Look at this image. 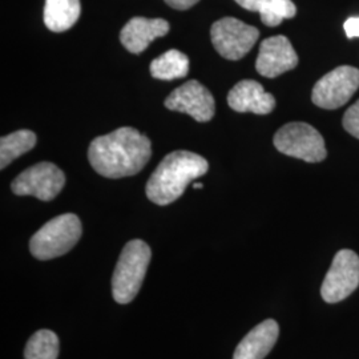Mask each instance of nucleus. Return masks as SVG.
I'll return each mask as SVG.
<instances>
[{
	"label": "nucleus",
	"instance_id": "nucleus-1",
	"mask_svg": "<svg viewBox=\"0 0 359 359\" xmlns=\"http://www.w3.org/2000/svg\"><path fill=\"white\" fill-rule=\"evenodd\" d=\"M151 156V140L132 127H123L99 136L88 148L90 165L107 179L137 175L148 164Z\"/></svg>",
	"mask_w": 359,
	"mask_h": 359
},
{
	"label": "nucleus",
	"instance_id": "nucleus-2",
	"mask_svg": "<svg viewBox=\"0 0 359 359\" xmlns=\"http://www.w3.org/2000/svg\"><path fill=\"white\" fill-rule=\"evenodd\" d=\"M209 170V164L200 154L176 151L167 154L147 182V197L156 205H169L179 200L188 185Z\"/></svg>",
	"mask_w": 359,
	"mask_h": 359
},
{
	"label": "nucleus",
	"instance_id": "nucleus-3",
	"mask_svg": "<svg viewBox=\"0 0 359 359\" xmlns=\"http://www.w3.org/2000/svg\"><path fill=\"white\" fill-rule=\"evenodd\" d=\"M151 257V248L142 240H132L124 246L112 277V295L117 304L127 305L136 298Z\"/></svg>",
	"mask_w": 359,
	"mask_h": 359
},
{
	"label": "nucleus",
	"instance_id": "nucleus-4",
	"mask_svg": "<svg viewBox=\"0 0 359 359\" xmlns=\"http://www.w3.org/2000/svg\"><path fill=\"white\" fill-rule=\"evenodd\" d=\"M81 222L74 213H65L52 218L31 238L29 250L41 261L65 256L81 237Z\"/></svg>",
	"mask_w": 359,
	"mask_h": 359
},
{
	"label": "nucleus",
	"instance_id": "nucleus-5",
	"mask_svg": "<svg viewBox=\"0 0 359 359\" xmlns=\"http://www.w3.org/2000/svg\"><path fill=\"white\" fill-rule=\"evenodd\" d=\"M273 142L281 154L306 163H321L327 156L321 133L308 123L302 121L283 126L274 135Z\"/></svg>",
	"mask_w": 359,
	"mask_h": 359
},
{
	"label": "nucleus",
	"instance_id": "nucleus-6",
	"mask_svg": "<svg viewBox=\"0 0 359 359\" xmlns=\"http://www.w3.org/2000/svg\"><path fill=\"white\" fill-rule=\"evenodd\" d=\"M210 38L215 50L224 59L240 60L255 47L259 31L256 27L228 16L213 23Z\"/></svg>",
	"mask_w": 359,
	"mask_h": 359
},
{
	"label": "nucleus",
	"instance_id": "nucleus-7",
	"mask_svg": "<svg viewBox=\"0 0 359 359\" xmlns=\"http://www.w3.org/2000/svg\"><path fill=\"white\" fill-rule=\"evenodd\" d=\"M359 88V69L341 65L321 77L313 88L311 102L323 109L341 108Z\"/></svg>",
	"mask_w": 359,
	"mask_h": 359
},
{
	"label": "nucleus",
	"instance_id": "nucleus-8",
	"mask_svg": "<svg viewBox=\"0 0 359 359\" xmlns=\"http://www.w3.org/2000/svg\"><path fill=\"white\" fill-rule=\"evenodd\" d=\"M359 285V257L348 249L339 250L322 283V298L337 304L351 294Z\"/></svg>",
	"mask_w": 359,
	"mask_h": 359
},
{
	"label": "nucleus",
	"instance_id": "nucleus-9",
	"mask_svg": "<svg viewBox=\"0 0 359 359\" xmlns=\"http://www.w3.org/2000/svg\"><path fill=\"white\" fill-rule=\"evenodd\" d=\"M65 184L63 170L52 163H39L13 180L16 196H34L41 201H51L62 192Z\"/></svg>",
	"mask_w": 359,
	"mask_h": 359
},
{
	"label": "nucleus",
	"instance_id": "nucleus-10",
	"mask_svg": "<svg viewBox=\"0 0 359 359\" xmlns=\"http://www.w3.org/2000/svg\"><path fill=\"white\" fill-rule=\"evenodd\" d=\"M164 104L168 109L192 116L198 123L212 120L216 112L213 95L197 80H189L180 86L168 96Z\"/></svg>",
	"mask_w": 359,
	"mask_h": 359
},
{
	"label": "nucleus",
	"instance_id": "nucleus-11",
	"mask_svg": "<svg viewBox=\"0 0 359 359\" xmlns=\"http://www.w3.org/2000/svg\"><path fill=\"white\" fill-rule=\"evenodd\" d=\"M298 65V55L290 40L277 35L265 39L261 46L256 60L257 72L261 76L274 79Z\"/></svg>",
	"mask_w": 359,
	"mask_h": 359
},
{
	"label": "nucleus",
	"instance_id": "nucleus-12",
	"mask_svg": "<svg viewBox=\"0 0 359 359\" xmlns=\"http://www.w3.org/2000/svg\"><path fill=\"white\" fill-rule=\"evenodd\" d=\"M228 104L240 114L268 115L276 108V99L255 80H241L229 90Z\"/></svg>",
	"mask_w": 359,
	"mask_h": 359
},
{
	"label": "nucleus",
	"instance_id": "nucleus-13",
	"mask_svg": "<svg viewBox=\"0 0 359 359\" xmlns=\"http://www.w3.org/2000/svg\"><path fill=\"white\" fill-rule=\"evenodd\" d=\"M169 23L164 19H147L136 16L130 19L120 32L121 44L132 53H142L154 39L165 36L169 32Z\"/></svg>",
	"mask_w": 359,
	"mask_h": 359
},
{
	"label": "nucleus",
	"instance_id": "nucleus-14",
	"mask_svg": "<svg viewBox=\"0 0 359 359\" xmlns=\"http://www.w3.org/2000/svg\"><path fill=\"white\" fill-rule=\"evenodd\" d=\"M280 334L278 323L266 320L246 334L236 347L233 359H264L276 345Z\"/></svg>",
	"mask_w": 359,
	"mask_h": 359
},
{
	"label": "nucleus",
	"instance_id": "nucleus-15",
	"mask_svg": "<svg viewBox=\"0 0 359 359\" xmlns=\"http://www.w3.org/2000/svg\"><path fill=\"white\" fill-rule=\"evenodd\" d=\"M80 13V0H46L44 23L52 32H65L75 26Z\"/></svg>",
	"mask_w": 359,
	"mask_h": 359
},
{
	"label": "nucleus",
	"instance_id": "nucleus-16",
	"mask_svg": "<svg viewBox=\"0 0 359 359\" xmlns=\"http://www.w3.org/2000/svg\"><path fill=\"white\" fill-rule=\"evenodd\" d=\"M188 74L189 57L177 50H169L151 63V75L158 80H176L187 77Z\"/></svg>",
	"mask_w": 359,
	"mask_h": 359
},
{
	"label": "nucleus",
	"instance_id": "nucleus-17",
	"mask_svg": "<svg viewBox=\"0 0 359 359\" xmlns=\"http://www.w3.org/2000/svg\"><path fill=\"white\" fill-rule=\"evenodd\" d=\"M36 145V135L32 130H16L0 140V168L8 167L13 160L29 152Z\"/></svg>",
	"mask_w": 359,
	"mask_h": 359
},
{
	"label": "nucleus",
	"instance_id": "nucleus-18",
	"mask_svg": "<svg viewBox=\"0 0 359 359\" xmlns=\"http://www.w3.org/2000/svg\"><path fill=\"white\" fill-rule=\"evenodd\" d=\"M57 355L59 338L51 330H39L27 342L25 350L26 359H56Z\"/></svg>",
	"mask_w": 359,
	"mask_h": 359
},
{
	"label": "nucleus",
	"instance_id": "nucleus-19",
	"mask_svg": "<svg viewBox=\"0 0 359 359\" xmlns=\"http://www.w3.org/2000/svg\"><path fill=\"white\" fill-rule=\"evenodd\" d=\"M261 22L268 27H277L285 19H292L297 13V7L292 0H270L259 11Z\"/></svg>",
	"mask_w": 359,
	"mask_h": 359
},
{
	"label": "nucleus",
	"instance_id": "nucleus-20",
	"mask_svg": "<svg viewBox=\"0 0 359 359\" xmlns=\"http://www.w3.org/2000/svg\"><path fill=\"white\" fill-rule=\"evenodd\" d=\"M344 128L346 129L351 136L359 139V100L357 103L353 104L344 116Z\"/></svg>",
	"mask_w": 359,
	"mask_h": 359
},
{
	"label": "nucleus",
	"instance_id": "nucleus-21",
	"mask_svg": "<svg viewBox=\"0 0 359 359\" xmlns=\"http://www.w3.org/2000/svg\"><path fill=\"white\" fill-rule=\"evenodd\" d=\"M238 6L252 13H259L270 0H234Z\"/></svg>",
	"mask_w": 359,
	"mask_h": 359
},
{
	"label": "nucleus",
	"instance_id": "nucleus-22",
	"mask_svg": "<svg viewBox=\"0 0 359 359\" xmlns=\"http://www.w3.org/2000/svg\"><path fill=\"white\" fill-rule=\"evenodd\" d=\"M169 7L179 10V11H185L192 8L194 4H197L200 0H164Z\"/></svg>",
	"mask_w": 359,
	"mask_h": 359
},
{
	"label": "nucleus",
	"instance_id": "nucleus-23",
	"mask_svg": "<svg viewBox=\"0 0 359 359\" xmlns=\"http://www.w3.org/2000/svg\"><path fill=\"white\" fill-rule=\"evenodd\" d=\"M347 38H359V18H350L345 22Z\"/></svg>",
	"mask_w": 359,
	"mask_h": 359
},
{
	"label": "nucleus",
	"instance_id": "nucleus-24",
	"mask_svg": "<svg viewBox=\"0 0 359 359\" xmlns=\"http://www.w3.org/2000/svg\"><path fill=\"white\" fill-rule=\"evenodd\" d=\"M203 187H204V185H203L201 182H196V184L193 185V188H194V189H203Z\"/></svg>",
	"mask_w": 359,
	"mask_h": 359
}]
</instances>
